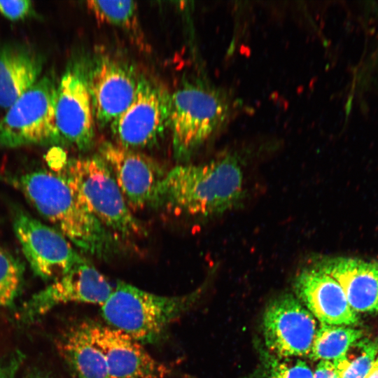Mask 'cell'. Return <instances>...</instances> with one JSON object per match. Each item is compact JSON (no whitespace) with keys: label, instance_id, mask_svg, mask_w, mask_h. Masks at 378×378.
<instances>
[{"label":"cell","instance_id":"obj_22","mask_svg":"<svg viewBox=\"0 0 378 378\" xmlns=\"http://www.w3.org/2000/svg\"><path fill=\"white\" fill-rule=\"evenodd\" d=\"M24 272L22 262L0 248V307L13 303L22 288Z\"/></svg>","mask_w":378,"mask_h":378},{"label":"cell","instance_id":"obj_10","mask_svg":"<svg viewBox=\"0 0 378 378\" xmlns=\"http://www.w3.org/2000/svg\"><path fill=\"white\" fill-rule=\"evenodd\" d=\"M318 328L312 314L290 294L274 299L263 316L265 343L276 357L309 356Z\"/></svg>","mask_w":378,"mask_h":378},{"label":"cell","instance_id":"obj_28","mask_svg":"<svg viewBox=\"0 0 378 378\" xmlns=\"http://www.w3.org/2000/svg\"><path fill=\"white\" fill-rule=\"evenodd\" d=\"M26 378H50L47 375H45L43 373L40 372H32L29 374Z\"/></svg>","mask_w":378,"mask_h":378},{"label":"cell","instance_id":"obj_6","mask_svg":"<svg viewBox=\"0 0 378 378\" xmlns=\"http://www.w3.org/2000/svg\"><path fill=\"white\" fill-rule=\"evenodd\" d=\"M57 88L53 76L45 75L8 108L0 120V146L62 144L55 121Z\"/></svg>","mask_w":378,"mask_h":378},{"label":"cell","instance_id":"obj_21","mask_svg":"<svg viewBox=\"0 0 378 378\" xmlns=\"http://www.w3.org/2000/svg\"><path fill=\"white\" fill-rule=\"evenodd\" d=\"M87 7L96 20L127 31L139 27L137 5L133 1H88Z\"/></svg>","mask_w":378,"mask_h":378},{"label":"cell","instance_id":"obj_2","mask_svg":"<svg viewBox=\"0 0 378 378\" xmlns=\"http://www.w3.org/2000/svg\"><path fill=\"white\" fill-rule=\"evenodd\" d=\"M243 186L242 169L232 156L201 164H178L160 183L152 206L177 215L209 216L234 206Z\"/></svg>","mask_w":378,"mask_h":378},{"label":"cell","instance_id":"obj_27","mask_svg":"<svg viewBox=\"0 0 378 378\" xmlns=\"http://www.w3.org/2000/svg\"><path fill=\"white\" fill-rule=\"evenodd\" d=\"M365 378H378V356Z\"/></svg>","mask_w":378,"mask_h":378},{"label":"cell","instance_id":"obj_11","mask_svg":"<svg viewBox=\"0 0 378 378\" xmlns=\"http://www.w3.org/2000/svg\"><path fill=\"white\" fill-rule=\"evenodd\" d=\"M113 289L105 276L86 260L33 295L23 305L20 319L32 321L56 306L69 302L102 305Z\"/></svg>","mask_w":378,"mask_h":378},{"label":"cell","instance_id":"obj_23","mask_svg":"<svg viewBox=\"0 0 378 378\" xmlns=\"http://www.w3.org/2000/svg\"><path fill=\"white\" fill-rule=\"evenodd\" d=\"M267 375L268 378H313V372L304 361L275 356L268 360Z\"/></svg>","mask_w":378,"mask_h":378},{"label":"cell","instance_id":"obj_5","mask_svg":"<svg viewBox=\"0 0 378 378\" xmlns=\"http://www.w3.org/2000/svg\"><path fill=\"white\" fill-rule=\"evenodd\" d=\"M231 101L224 92L186 83L171 94L169 128L175 158L185 160L227 120Z\"/></svg>","mask_w":378,"mask_h":378},{"label":"cell","instance_id":"obj_15","mask_svg":"<svg viewBox=\"0 0 378 378\" xmlns=\"http://www.w3.org/2000/svg\"><path fill=\"white\" fill-rule=\"evenodd\" d=\"M294 289L298 300L321 323L351 326L358 322L340 284L318 265L302 270Z\"/></svg>","mask_w":378,"mask_h":378},{"label":"cell","instance_id":"obj_7","mask_svg":"<svg viewBox=\"0 0 378 378\" xmlns=\"http://www.w3.org/2000/svg\"><path fill=\"white\" fill-rule=\"evenodd\" d=\"M171 94L162 85L139 78L134 97L111 124L115 143L134 150L155 145L169 127Z\"/></svg>","mask_w":378,"mask_h":378},{"label":"cell","instance_id":"obj_4","mask_svg":"<svg viewBox=\"0 0 378 378\" xmlns=\"http://www.w3.org/2000/svg\"><path fill=\"white\" fill-rule=\"evenodd\" d=\"M195 295L163 296L118 281L108 299L101 305L110 327L141 344L161 340L168 326L190 307Z\"/></svg>","mask_w":378,"mask_h":378},{"label":"cell","instance_id":"obj_14","mask_svg":"<svg viewBox=\"0 0 378 378\" xmlns=\"http://www.w3.org/2000/svg\"><path fill=\"white\" fill-rule=\"evenodd\" d=\"M139 78L127 65L115 59H97L88 70V81L95 121L111 125L132 102Z\"/></svg>","mask_w":378,"mask_h":378},{"label":"cell","instance_id":"obj_12","mask_svg":"<svg viewBox=\"0 0 378 378\" xmlns=\"http://www.w3.org/2000/svg\"><path fill=\"white\" fill-rule=\"evenodd\" d=\"M98 155L111 169L131 210L152 206L166 173L149 156L115 142L104 141Z\"/></svg>","mask_w":378,"mask_h":378},{"label":"cell","instance_id":"obj_19","mask_svg":"<svg viewBox=\"0 0 378 378\" xmlns=\"http://www.w3.org/2000/svg\"><path fill=\"white\" fill-rule=\"evenodd\" d=\"M360 330L347 326L322 324L316 332L309 357L314 360L335 361L363 337Z\"/></svg>","mask_w":378,"mask_h":378},{"label":"cell","instance_id":"obj_25","mask_svg":"<svg viewBox=\"0 0 378 378\" xmlns=\"http://www.w3.org/2000/svg\"><path fill=\"white\" fill-rule=\"evenodd\" d=\"M22 361V355L14 353L0 362V378H15Z\"/></svg>","mask_w":378,"mask_h":378},{"label":"cell","instance_id":"obj_24","mask_svg":"<svg viewBox=\"0 0 378 378\" xmlns=\"http://www.w3.org/2000/svg\"><path fill=\"white\" fill-rule=\"evenodd\" d=\"M32 12L33 6L31 1H0V13L10 20H22Z\"/></svg>","mask_w":378,"mask_h":378},{"label":"cell","instance_id":"obj_9","mask_svg":"<svg viewBox=\"0 0 378 378\" xmlns=\"http://www.w3.org/2000/svg\"><path fill=\"white\" fill-rule=\"evenodd\" d=\"M56 126L62 144L80 150L91 148L95 119L88 87V70L80 63L66 68L57 88Z\"/></svg>","mask_w":378,"mask_h":378},{"label":"cell","instance_id":"obj_20","mask_svg":"<svg viewBox=\"0 0 378 378\" xmlns=\"http://www.w3.org/2000/svg\"><path fill=\"white\" fill-rule=\"evenodd\" d=\"M377 356L378 344L362 337L332 362L340 378H365Z\"/></svg>","mask_w":378,"mask_h":378},{"label":"cell","instance_id":"obj_17","mask_svg":"<svg viewBox=\"0 0 378 378\" xmlns=\"http://www.w3.org/2000/svg\"><path fill=\"white\" fill-rule=\"evenodd\" d=\"M44 57L28 46H0V106L9 108L33 86L42 72Z\"/></svg>","mask_w":378,"mask_h":378},{"label":"cell","instance_id":"obj_16","mask_svg":"<svg viewBox=\"0 0 378 378\" xmlns=\"http://www.w3.org/2000/svg\"><path fill=\"white\" fill-rule=\"evenodd\" d=\"M318 265L340 284L357 314L378 312V262L335 257Z\"/></svg>","mask_w":378,"mask_h":378},{"label":"cell","instance_id":"obj_8","mask_svg":"<svg viewBox=\"0 0 378 378\" xmlns=\"http://www.w3.org/2000/svg\"><path fill=\"white\" fill-rule=\"evenodd\" d=\"M13 225L31 269L44 280L54 281L86 260L59 231L24 210L15 209Z\"/></svg>","mask_w":378,"mask_h":378},{"label":"cell","instance_id":"obj_13","mask_svg":"<svg viewBox=\"0 0 378 378\" xmlns=\"http://www.w3.org/2000/svg\"><path fill=\"white\" fill-rule=\"evenodd\" d=\"M91 336L104 355L110 378H166L169 368L143 344L109 326L90 322Z\"/></svg>","mask_w":378,"mask_h":378},{"label":"cell","instance_id":"obj_18","mask_svg":"<svg viewBox=\"0 0 378 378\" xmlns=\"http://www.w3.org/2000/svg\"><path fill=\"white\" fill-rule=\"evenodd\" d=\"M57 348L77 378H110L104 355L91 336L89 321L69 328L58 340Z\"/></svg>","mask_w":378,"mask_h":378},{"label":"cell","instance_id":"obj_3","mask_svg":"<svg viewBox=\"0 0 378 378\" xmlns=\"http://www.w3.org/2000/svg\"><path fill=\"white\" fill-rule=\"evenodd\" d=\"M81 204L120 241L146 234L128 206L115 178L98 155L68 160L58 172Z\"/></svg>","mask_w":378,"mask_h":378},{"label":"cell","instance_id":"obj_26","mask_svg":"<svg viewBox=\"0 0 378 378\" xmlns=\"http://www.w3.org/2000/svg\"><path fill=\"white\" fill-rule=\"evenodd\" d=\"M313 378H340L332 361L321 360L315 368Z\"/></svg>","mask_w":378,"mask_h":378},{"label":"cell","instance_id":"obj_1","mask_svg":"<svg viewBox=\"0 0 378 378\" xmlns=\"http://www.w3.org/2000/svg\"><path fill=\"white\" fill-rule=\"evenodd\" d=\"M7 179L83 252L103 260L120 252L121 241L81 204L59 172L37 169Z\"/></svg>","mask_w":378,"mask_h":378}]
</instances>
